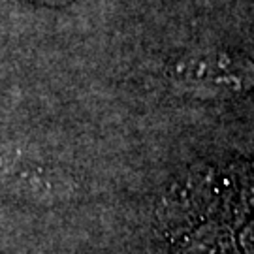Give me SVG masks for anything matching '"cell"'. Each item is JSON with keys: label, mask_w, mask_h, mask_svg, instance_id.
<instances>
[{"label": "cell", "mask_w": 254, "mask_h": 254, "mask_svg": "<svg viewBox=\"0 0 254 254\" xmlns=\"http://www.w3.org/2000/svg\"><path fill=\"white\" fill-rule=\"evenodd\" d=\"M170 81L200 98H237L254 89V61L234 51H198L173 63Z\"/></svg>", "instance_id": "cell-1"}, {"label": "cell", "mask_w": 254, "mask_h": 254, "mask_svg": "<svg viewBox=\"0 0 254 254\" xmlns=\"http://www.w3.org/2000/svg\"><path fill=\"white\" fill-rule=\"evenodd\" d=\"M32 2L47 4V6H64V4H70V2H73V0H32Z\"/></svg>", "instance_id": "cell-2"}]
</instances>
